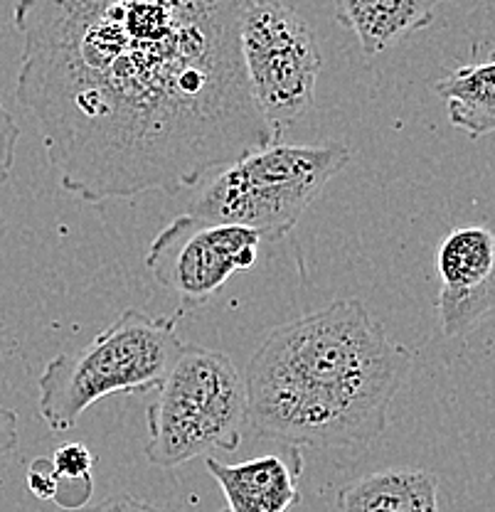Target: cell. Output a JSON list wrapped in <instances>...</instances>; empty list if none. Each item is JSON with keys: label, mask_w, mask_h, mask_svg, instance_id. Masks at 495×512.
<instances>
[{"label": "cell", "mask_w": 495, "mask_h": 512, "mask_svg": "<svg viewBox=\"0 0 495 512\" xmlns=\"http://www.w3.org/2000/svg\"><path fill=\"white\" fill-rule=\"evenodd\" d=\"M247 0H15V99L69 195H175L279 143L242 57Z\"/></svg>", "instance_id": "1"}, {"label": "cell", "mask_w": 495, "mask_h": 512, "mask_svg": "<svg viewBox=\"0 0 495 512\" xmlns=\"http://www.w3.org/2000/svg\"><path fill=\"white\" fill-rule=\"evenodd\" d=\"M414 350L360 298H335L269 330L244 375L249 426L296 448L372 444L390 424Z\"/></svg>", "instance_id": "2"}, {"label": "cell", "mask_w": 495, "mask_h": 512, "mask_svg": "<svg viewBox=\"0 0 495 512\" xmlns=\"http://www.w3.org/2000/svg\"><path fill=\"white\" fill-rule=\"evenodd\" d=\"M178 320L180 313L151 316L126 308L92 343L52 357L37 380V409L47 429L55 434L74 429L99 399L153 392L185 348Z\"/></svg>", "instance_id": "3"}, {"label": "cell", "mask_w": 495, "mask_h": 512, "mask_svg": "<svg viewBox=\"0 0 495 512\" xmlns=\"http://www.w3.org/2000/svg\"><path fill=\"white\" fill-rule=\"evenodd\" d=\"M249 424L247 387L230 355L185 343L146 409V456L178 468L212 451H237Z\"/></svg>", "instance_id": "4"}, {"label": "cell", "mask_w": 495, "mask_h": 512, "mask_svg": "<svg viewBox=\"0 0 495 512\" xmlns=\"http://www.w3.org/2000/svg\"><path fill=\"white\" fill-rule=\"evenodd\" d=\"M348 163L350 148L338 141L316 146L271 143L225 165L190 205V215L242 224L257 229L266 242H281Z\"/></svg>", "instance_id": "5"}, {"label": "cell", "mask_w": 495, "mask_h": 512, "mask_svg": "<svg viewBox=\"0 0 495 512\" xmlns=\"http://www.w3.org/2000/svg\"><path fill=\"white\" fill-rule=\"evenodd\" d=\"M242 57L254 101L276 141L313 106L321 50L308 20L281 0H247Z\"/></svg>", "instance_id": "6"}, {"label": "cell", "mask_w": 495, "mask_h": 512, "mask_svg": "<svg viewBox=\"0 0 495 512\" xmlns=\"http://www.w3.org/2000/svg\"><path fill=\"white\" fill-rule=\"evenodd\" d=\"M262 242L257 229L207 222L188 212L158 232L146 266L165 291L180 298L185 313L210 301L237 271L252 269Z\"/></svg>", "instance_id": "7"}, {"label": "cell", "mask_w": 495, "mask_h": 512, "mask_svg": "<svg viewBox=\"0 0 495 512\" xmlns=\"http://www.w3.org/2000/svg\"><path fill=\"white\" fill-rule=\"evenodd\" d=\"M441 330L461 338L495 316V232L483 224L451 229L436 252Z\"/></svg>", "instance_id": "8"}, {"label": "cell", "mask_w": 495, "mask_h": 512, "mask_svg": "<svg viewBox=\"0 0 495 512\" xmlns=\"http://www.w3.org/2000/svg\"><path fill=\"white\" fill-rule=\"evenodd\" d=\"M207 471L227 500L222 512H289L301 500L303 456L296 446H291L289 456L266 453L244 463H222L207 456Z\"/></svg>", "instance_id": "9"}, {"label": "cell", "mask_w": 495, "mask_h": 512, "mask_svg": "<svg viewBox=\"0 0 495 512\" xmlns=\"http://www.w3.org/2000/svg\"><path fill=\"white\" fill-rule=\"evenodd\" d=\"M444 0H335V15L355 35L367 60L429 28Z\"/></svg>", "instance_id": "10"}, {"label": "cell", "mask_w": 495, "mask_h": 512, "mask_svg": "<svg viewBox=\"0 0 495 512\" xmlns=\"http://www.w3.org/2000/svg\"><path fill=\"white\" fill-rule=\"evenodd\" d=\"M444 99L451 126L478 141L495 133V50L476 42L473 62L461 64L434 84Z\"/></svg>", "instance_id": "11"}, {"label": "cell", "mask_w": 495, "mask_h": 512, "mask_svg": "<svg viewBox=\"0 0 495 512\" xmlns=\"http://www.w3.org/2000/svg\"><path fill=\"white\" fill-rule=\"evenodd\" d=\"M340 512H441L436 476L422 468H387L343 485Z\"/></svg>", "instance_id": "12"}, {"label": "cell", "mask_w": 495, "mask_h": 512, "mask_svg": "<svg viewBox=\"0 0 495 512\" xmlns=\"http://www.w3.org/2000/svg\"><path fill=\"white\" fill-rule=\"evenodd\" d=\"M52 466H55L57 478H89L94 468V456L84 444L69 441L55 448L52 453Z\"/></svg>", "instance_id": "13"}, {"label": "cell", "mask_w": 495, "mask_h": 512, "mask_svg": "<svg viewBox=\"0 0 495 512\" xmlns=\"http://www.w3.org/2000/svg\"><path fill=\"white\" fill-rule=\"evenodd\" d=\"M20 141V126L13 119V114L8 111V106L3 104V96H0V188L10 180L15 165V148Z\"/></svg>", "instance_id": "14"}, {"label": "cell", "mask_w": 495, "mask_h": 512, "mask_svg": "<svg viewBox=\"0 0 495 512\" xmlns=\"http://www.w3.org/2000/svg\"><path fill=\"white\" fill-rule=\"evenodd\" d=\"M57 485V473L55 466H52L50 456L35 458L28 468V488L35 498L40 500H52Z\"/></svg>", "instance_id": "15"}, {"label": "cell", "mask_w": 495, "mask_h": 512, "mask_svg": "<svg viewBox=\"0 0 495 512\" xmlns=\"http://www.w3.org/2000/svg\"><path fill=\"white\" fill-rule=\"evenodd\" d=\"M18 448V414L0 402V458Z\"/></svg>", "instance_id": "16"}, {"label": "cell", "mask_w": 495, "mask_h": 512, "mask_svg": "<svg viewBox=\"0 0 495 512\" xmlns=\"http://www.w3.org/2000/svg\"><path fill=\"white\" fill-rule=\"evenodd\" d=\"M84 512H161V510L153 508V505H148L146 500H138V498H133V495L119 493V495H111V498H106L104 503L97 505V508L84 510Z\"/></svg>", "instance_id": "17"}]
</instances>
